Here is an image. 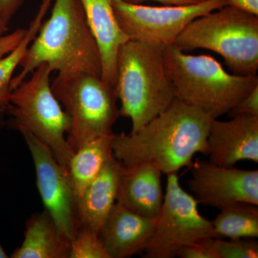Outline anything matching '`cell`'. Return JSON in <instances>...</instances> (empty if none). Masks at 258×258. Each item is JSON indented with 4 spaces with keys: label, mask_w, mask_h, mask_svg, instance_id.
Masks as SVG:
<instances>
[{
    "label": "cell",
    "mask_w": 258,
    "mask_h": 258,
    "mask_svg": "<svg viewBox=\"0 0 258 258\" xmlns=\"http://www.w3.org/2000/svg\"><path fill=\"white\" fill-rule=\"evenodd\" d=\"M212 119L176 98L137 132L113 134V156L123 166L147 164L166 175L177 173L191 166L195 154L208 155L207 139Z\"/></svg>",
    "instance_id": "6da1fadb"
},
{
    "label": "cell",
    "mask_w": 258,
    "mask_h": 258,
    "mask_svg": "<svg viewBox=\"0 0 258 258\" xmlns=\"http://www.w3.org/2000/svg\"><path fill=\"white\" fill-rule=\"evenodd\" d=\"M48 20L20 62L21 71L12 79L10 91L42 63L58 74L86 73L101 76V52L88 26L81 0H54Z\"/></svg>",
    "instance_id": "7a4b0ae2"
},
{
    "label": "cell",
    "mask_w": 258,
    "mask_h": 258,
    "mask_svg": "<svg viewBox=\"0 0 258 258\" xmlns=\"http://www.w3.org/2000/svg\"><path fill=\"white\" fill-rule=\"evenodd\" d=\"M164 47L129 40L117 57L115 92L120 116L130 118L131 133L160 114L176 99L164 66Z\"/></svg>",
    "instance_id": "3957f363"
},
{
    "label": "cell",
    "mask_w": 258,
    "mask_h": 258,
    "mask_svg": "<svg viewBox=\"0 0 258 258\" xmlns=\"http://www.w3.org/2000/svg\"><path fill=\"white\" fill-rule=\"evenodd\" d=\"M164 66L176 99L218 118L258 86V76L226 72L211 55H187L174 45L164 47Z\"/></svg>",
    "instance_id": "277c9868"
},
{
    "label": "cell",
    "mask_w": 258,
    "mask_h": 258,
    "mask_svg": "<svg viewBox=\"0 0 258 258\" xmlns=\"http://www.w3.org/2000/svg\"><path fill=\"white\" fill-rule=\"evenodd\" d=\"M173 45L183 52L206 49L223 57L237 76L258 71V15L225 5L191 21Z\"/></svg>",
    "instance_id": "5b68a950"
},
{
    "label": "cell",
    "mask_w": 258,
    "mask_h": 258,
    "mask_svg": "<svg viewBox=\"0 0 258 258\" xmlns=\"http://www.w3.org/2000/svg\"><path fill=\"white\" fill-rule=\"evenodd\" d=\"M52 71L42 63L32 72L30 79L10 91V106L7 114L12 117L10 125L25 129L50 147L60 164L68 167L74 152L66 134L69 133L71 120L61 108L51 88Z\"/></svg>",
    "instance_id": "8992f818"
},
{
    "label": "cell",
    "mask_w": 258,
    "mask_h": 258,
    "mask_svg": "<svg viewBox=\"0 0 258 258\" xmlns=\"http://www.w3.org/2000/svg\"><path fill=\"white\" fill-rule=\"evenodd\" d=\"M52 92L71 120L67 141L74 152L91 141L113 134L120 116L115 89L101 76L58 74L51 83Z\"/></svg>",
    "instance_id": "52a82bcc"
},
{
    "label": "cell",
    "mask_w": 258,
    "mask_h": 258,
    "mask_svg": "<svg viewBox=\"0 0 258 258\" xmlns=\"http://www.w3.org/2000/svg\"><path fill=\"white\" fill-rule=\"evenodd\" d=\"M166 191L155 229L144 249L146 258L175 257L179 249L208 237L217 238L212 222L179 183L177 173L167 174Z\"/></svg>",
    "instance_id": "ba28073f"
},
{
    "label": "cell",
    "mask_w": 258,
    "mask_h": 258,
    "mask_svg": "<svg viewBox=\"0 0 258 258\" xmlns=\"http://www.w3.org/2000/svg\"><path fill=\"white\" fill-rule=\"evenodd\" d=\"M118 25L129 40L166 47L191 21L227 5L226 0H204L198 4L164 7L112 0Z\"/></svg>",
    "instance_id": "9c48e42d"
},
{
    "label": "cell",
    "mask_w": 258,
    "mask_h": 258,
    "mask_svg": "<svg viewBox=\"0 0 258 258\" xmlns=\"http://www.w3.org/2000/svg\"><path fill=\"white\" fill-rule=\"evenodd\" d=\"M18 131L31 154L37 189L45 210L71 242L81 228V222L79 198L69 169L57 161L50 147L42 141L25 129Z\"/></svg>",
    "instance_id": "30bf717a"
},
{
    "label": "cell",
    "mask_w": 258,
    "mask_h": 258,
    "mask_svg": "<svg viewBox=\"0 0 258 258\" xmlns=\"http://www.w3.org/2000/svg\"><path fill=\"white\" fill-rule=\"evenodd\" d=\"M188 188L198 205L221 209L237 203L258 206V170L217 165L196 159Z\"/></svg>",
    "instance_id": "8fae6325"
},
{
    "label": "cell",
    "mask_w": 258,
    "mask_h": 258,
    "mask_svg": "<svg viewBox=\"0 0 258 258\" xmlns=\"http://www.w3.org/2000/svg\"><path fill=\"white\" fill-rule=\"evenodd\" d=\"M209 161L232 167L238 161L258 164V116L240 115L230 120L212 119L208 139Z\"/></svg>",
    "instance_id": "7c38bea8"
},
{
    "label": "cell",
    "mask_w": 258,
    "mask_h": 258,
    "mask_svg": "<svg viewBox=\"0 0 258 258\" xmlns=\"http://www.w3.org/2000/svg\"><path fill=\"white\" fill-rule=\"evenodd\" d=\"M156 222L157 218L141 216L115 203L99 234L109 257H131L143 252Z\"/></svg>",
    "instance_id": "4fadbf2b"
},
{
    "label": "cell",
    "mask_w": 258,
    "mask_h": 258,
    "mask_svg": "<svg viewBox=\"0 0 258 258\" xmlns=\"http://www.w3.org/2000/svg\"><path fill=\"white\" fill-rule=\"evenodd\" d=\"M161 175L150 164L121 165L116 203L141 216L157 218L164 198Z\"/></svg>",
    "instance_id": "5bb4252c"
},
{
    "label": "cell",
    "mask_w": 258,
    "mask_h": 258,
    "mask_svg": "<svg viewBox=\"0 0 258 258\" xmlns=\"http://www.w3.org/2000/svg\"><path fill=\"white\" fill-rule=\"evenodd\" d=\"M81 2L88 26L101 52L102 79L114 88L118 50L129 38L117 22L112 0Z\"/></svg>",
    "instance_id": "9a60e30c"
},
{
    "label": "cell",
    "mask_w": 258,
    "mask_h": 258,
    "mask_svg": "<svg viewBox=\"0 0 258 258\" xmlns=\"http://www.w3.org/2000/svg\"><path fill=\"white\" fill-rule=\"evenodd\" d=\"M121 163L111 156L101 172L79 199L81 227L100 234L108 214L116 203Z\"/></svg>",
    "instance_id": "2e32d148"
},
{
    "label": "cell",
    "mask_w": 258,
    "mask_h": 258,
    "mask_svg": "<svg viewBox=\"0 0 258 258\" xmlns=\"http://www.w3.org/2000/svg\"><path fill=\"white\" fill-rule=\"evenodd\" d=\"M25 227L23 243L11 257L69 258L71 241L45 210L30 216Z\"/></svg>",
    "instance_id": "e0dca14e"
},
{
    "label": "cell",
    "mask_w": 258,
    "mask_h": 258,
    "mask_svg": "<svg viewBox=\"0 0 258 258\" xmlns=\"http://www.w3.org/2000/svg\"><path fill=\"white\" fill-rule=\"evenodd\" d=\"M113 134L88 142L76 150L71 157L67 168L78 198L113 155L111 142Z\"/></svg>",
    "instance_id": "ac0fdd59"
},
{
    "label": "cell",
    "mask_w": 258,
    "mask_h": 258,
    "mask_svg": "<svg viewBox=\"0 0 258 258\" xmlns=\"http://www.w3.org/2000/svg\"><path fill=\"white\" fill-rule=\"evenodd\" d=\"M212 224L217 237L229 239L257 238V205L237 203L220 209Z\"/></svg>",
    "instance_id": "d6986e66"
},
{
    "label": "cell",
    "mask_w": 258,
    "mask_h": 258,
    "mask_svg": "<svg viewBox=\"0 0 258 258\" xmlns=\"http://www.w3.org/2000/svg\"><path fill=\"white\" fill-rule=\"evenodd\" d=\"M69 258H110L99 234L81 227L71 242Z\"/></svg>",
    "instance_id": "ffe728a7"
},
{
    "label": "cell",
    "mask_w": 258,
    "mask_h": 258,
    "mask_svg": "<svg viewBox=\"0 0 258 258\" xmlns=\"http://www.w3.org/2000/svg\"><path fill=\"white\" fill-rule=\"evenodd\" d=\"M218 258H257L258 242L255 238L230 239L215 240Z\"/></svg>",
    "instance_id": "44dd1931"
},
{
    "label": "cell",
    "mask_w": 258,
    "mask_h": 258,
    "mask_svg": "<svg viewBox=\"0 0 258 258\" xmlns=\"http://www.w3.org/2000/svg\"><path fill=\"white\" fill-rule=\"evenodd\" d=\"M216 238L208 237L184 246L176 252L181 258H218L216 252Z\"/></svg>",
    "instance_id": "7402d4cb"
},
{
    "label": "cell",
    "mask_w": 258,
    "mask_h": 258,
    "mask_svg": "<svg viewBox=\"0 0 258 258\" xmlns=\"http://www.w3.org/2000/svg\"><path fill=\"white\" fill-rule=\"evenodd\" d=\"M227 113L231 118L240 115L258 116V86Z\"/></svg>",
    "instance_id": "603a6c76"
},
{
    "label": "cell",
    "mask_w": 258,
    "mask_h": 258,
    "mask_svg": "<svg viewBox=\"0 0 258 258\" xmlns=\"http://www.w3.org/2000/svg\"><path fill=\"white\" fill-rule=\"evenodd\" d=\"M25 29H18L8 35L0 37V58L11 52L23 40L25 33Z\"/></svg>",
    "instance_id": "cb8c5ba5"
},
{
    "label": "cell",
    "mask_w": 258,
    "mask_h": 258,
    "mask_svg": "<svg viewBox=\"0 0 258 258\" xmlns=\"http://www.w3.org/2000/svg\"><path fill=\"white\" fill-rule=\"evenodd\" d=\"M24 0H0V17L7 25L21 8Z\"/></svg>",
    "instance_id": "d4e9b609"
},
{
    "label": "cell",
    "mask_w": 258,
    "mask_h": 258,
    "mask_svg": "<svg viewBox=\"0 0 258 258\" xmlns=\"http://www.w3.org/2000/svg\"><path fill=\"white\" fill-rule=\"evenodd\" d=\"M228 5L237 9L258 15V0H226Z\"/></svg>",
    "instance_id": "484cf974"
},
{
    "label": "cell",
    "mask_w": 258,
    "mask_h": 258,
    "mask_svg": "<svg viewBox=\"0 0 258 258\" xmlns=\"http://www.w3.org/2000/svg\"><path fill=\"white\" fill-rule=\"evenodd\" d=\"M125 1L133 3V4H141L145 1H154L160 3L163 5L183 6V5L198 4V3H202L204 0H125Z\"/></svg>",
    "instance_id": "4316f807"
},
{
    "label": "cell",
    "mask_w": 258,
    "mask_h": 258,
    "mask_svg": "<svg viewBox=\"0 0 258 258\" xmlns=\"http://www.w3.org/2000/svg\"><path fill=\"white\" fill-rule=\"evenodd\" d=\"M8 25L4 23L3 19L0 17V37L5 35L7 32L8 31Z\"/></svg>",
    "instance_id": "83f0119b"
},
{
    "label": "cell",
    "mask_w": 258,
    "mask_h": 258,
    "mask_svg": "<svg viewBox=\"0 0 258 258\" xmlns=\"http://www.w3.org/2000/svg\"><path fill=\"white\" fill-rule=\"evenodd\" d=\"M8 254H6V252H5L4 249L2 247L1 244H0V258H8Z\"/></svg>",
    "instance_id": "f1b7e54d"
},
{
    "label": "cell",
    "mask_w": 258,
    "mask_h": 258,
    "mask_svg": "<svg viewBox=\"0 0 258 258\" xmlns=\"http://www.w3.org/2000/svg\"><path fill=\"white\" fill-rule=\"evenodd\" d=\"M4 115L0 114V128H3L5 125V121L4 120Z\"/></svg>",
    "instance_id": "f546056e"
}]
</instances>
